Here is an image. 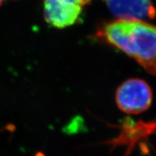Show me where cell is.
I'll list each match as a JSON object with an SVG mask.
<instances>
[{
  "mask_svg": "<svg viewBox=\"0 0 156 156\" xmlns=\"http://www.w3.org/2000/svg\"><path fill=\"white\" fill-rule=\"evenodd\" d=\"M95 36L156 76V25L140 20L116 19L103 25Z\"/></svg>",
  "mask_w": 156,
  "mask_h": 156,
  "instance_id": "obj_1",
  "label": "cell"
},
{
  "mask_svg": "<svg viewBox=\"0 0 156 156\" xmlns=\"http://www.w3.org/2000/svg\"><path fill=\"white\" fill-rule=\"evenodd\" d=\"M152 101L153 91L151 86L140 78L129 79L116 90V105L126 114H141L150 108Z\"/></svg>",
  "mask_w": 156,
  "mask_h": 156,
  "instance_id": "obj_2",
  "label": "cell"
},
{
  "mask_svg": "<svg viewBox=\"0 0 156 156\" xmlns=\"http://www.w3.org/2000/svg\"><path fill=\"white\" fill-rule=\"evenodd\" d=\"M111 12L118 19H153L156 9L151 0H104Z\"/></svg>",
  "mask_w": 156,
  "mask_h": 156,
  "instance_id": "obj_3",
  "label": "cell"
},
{
  "mask_svg": "<svg viewBox=\"0 0 156 156\" xmlns=\"http://www.w3.org/2000/svg\"><path fill=\"white\" fill-rule=\"evenodd\" d=\"M83 9L62 0H44L45 20L56 28H65L75 24L80 17Z\"/></svg>",
  "mask_w": 156,
  "mask_h": 156,
  "instance_id": "obj_4",
  "label": "cell"
},
{
  "mask_svg": "<svg viewBox=\"0 0 156 156\" xmlns=\"http://www.w3.org/2000/svg\"><path fill=\"white\" fill-rule=\"evenodd\" d=\"M155 130L156 124L124 129V130L122 132L119 137L112 140V141H109L108 144L112 146V150L118 145H126L127 148H126L124 156H129L133 151L136 142L146 137L148 134L153 133Z\"/></svg>",
  "mask_w": 156,
  "mask_h": 156,
  "instance_id": "obj_5",
  "label": "cell"
},
{
  "mask_svg": "<svg viewBox=\"0 0 156 156\" xmlns=\"http://www.w3.org/2000/svg\"><path fill=\"white\" fill-rule=\"evenodd\" d=\"M62 1L69 4V5L76 6V7L83 9V7L85 6L89 5L92 0H62Z\"/></svg>",
  "mask_w": 156,
  "mask_h": 156,
  "instance_id": "obj_6",
  "label": "cell"
},
{
  "mask_svg": "<svg viewBox=\"0 0 156 156\" xmlns=\"http://www.w3.org/2000/svg\"><path fill=\"white\" fill-rule=\"evenodd\" d=\"M5 1H7V0H0V7L3 5V3L5 2Z\"/></svg>",
  "mask_w": 156,
  "mask_h": 156,
  "instance_id": "obj_7",
  "label": "cell"
}]
</instances>
